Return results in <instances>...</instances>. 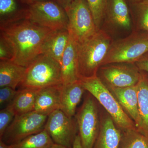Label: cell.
I'll return each instance as SVG.
<instances>
[{"label": "cell", "instance_id": "35", "mask_svg": "<svg viewBox=\"0 0 148 148\" xmlns=\"http://www.w3.org/2000/svg\"><path fill=\"white\" fill-rule=\"evenodd\" d=\"M51 148H72L67 147H64V146L60 145H57V144H54V145Z\"/></svg>", "mask_w": 148, "mask_h": 148}, {"label": "cell", "instance_id": "31", "mask_svg": "<svg viewBox=\"0 0 148 148\" xmlns=\"http://www.w3.org/2000/svg\"><path fill=\"white\" fill-rule=\"evenodd\" d=\"M64 9L68 7L74 0H54Z\"/></svg>", "mask_w": 148, "mask_h": 148}, {"label": "cell", "instance_id": "6", "mask_svg": "<svg viewBox=\"0 0 148 148\" xmlns=\"http://www.w3.org/2000/svg\"><path fill=\"white\" fill-rule=\"evenodd\" d=\"M25 19L52 31L68 30L69 20L66 10L54 0H42L28 5Z\"/></svg>", "mask_w": 148, "mask_h": 148}, {"label": "cell", "instance_id": "9", "mask_svg": "<svg viewBox=\"0 0 148 148\" xmlns=\"http://www.w3.org/2000/svg\"><path fill=\"white\" fill-rule=\"evenodd\" d=\"M47 116L35 111L16 116L0 140L12 145L45 129Z\"/></svg>", "mask_w": 148, "mask_h": 148}, {"label": "cell", "instance_id": "27", "mask_svg": "<svg viewBox=\"0 0 148 148\" xmlns=\"http://www.w3.org/2000/svg\"><path fill=\"white\" fill-rule=\"evenodd\" d=\"M13 110L10 105L0 111V138L2 137L8 127L15 116Z\"/></svg>", "mask_w": 148, "mask_h": 148}, {"label": "cell", "instance_id": "8", "mask_svg": "<svg viewBox=\"0 0 148 148\" xmlns=\"http://www.w3.org/2000/svg\"><path fill=\"white\" fill-rule=\"evenodd\" d=\"M76 121L82 148H93L100 130L101 118L92 95L84 99L76 115Z\"/></svg>", "mask_w": 148, "mask_h": 148}, {"label": "cell", "instance_id": "20", "mask_svg": "<svg viewBox=\"0 0 148 148\" xmlns=\"http://www.w3.org/2000/svg\"><path fill=\"white\" fill-rule=\"evenodd\" d=\"M27 68L11 61H0V87L16 89L24 79Z\"/></svg>", "mask_w": 148, "mask_h": 148}, {"label": "cell", "instance_id": "7", "mask_svg": "<svg viewBox=\"0 0 148 148\" xmlns=\"http://www.w3.org/2000/svg\"><path fill=\"white\" fill-rule=\"evenodd\" d=\"M65 10L69 20L68 32L77 43L84 41L99 30L86 0H74Z\"/></svg>", "mask_w": 148, "mask_h": 148}, {"label": "cell", "instance_id": "23", "mask_svg": "<svg viewBox=\"0 0 148 148\" xmlns=\"http://www.w3.org/2000/svg\"><path fill=\"white\" fill-rule=\"evenodd\" d=\"M55 143L45 129L27 137L10 148H51Z\"/></svg>", "mask_w": 148, "mask_h": 148}, {"label": "cell", "instance_id": "1", "mask_svg": "<svg viewBox=\"0 0 148 148\" xmlns=\"http://www.w3.org/2000/svg\"><path fill=\"white\" fill-rule=\"evenodd\" d=\"M0 29L1 35L8 40L13 47L14 56L12 61L26 68L42 54L46 40L53 32L25 18L0 26Z\"/></svg>", "mask_w": 148, "mask_h": 148}, {"label": "cell", "instance_id": "25", "mask_svg": "<svg viewBox=\"0 0 148 148\" xmlns=\"http://www.w3.org/2000/svg\"><path fill=\"white\" fill-rule=\"evenodd\" d=\"M119 148H148V137L137 129L121 130Z\"/></svg>", "mask_w": 148, "mask_h": 148}, {"label": "cell", "instance_id": "29", "mask_svg": "<svg viewBox=\"0 0 148 148\" xmlns=\"http://www.w3.org/2000/svg\"><path fill=\"white\" fill-rule=\"evenodd\" d=\"M17 90L10 87L1 88L0 89V105L1 107L9 105L16 95Z\"/></svg>", "mask_w": 148, "mask_h": 148}, {"label": "cell", "instance_id": "22", "mask_svg": "<svg viewBox=\"0 0 148 148\" xmlns=\"http://www.w3.org/2000/svg\"><path fill=\"white\" fill-rule=\"evenodd\" d=\"M16 0H0V26L25 19L26 8L20 9Z\"/></svg>", "mask_w": 148, "mask_h": 148}, {"label": "cell", "instance_id": "21", "mask_svg": "<svg viewBox=\"0 0 148 148\" xmlns=\"http://www.w3.org/2000/svg\"><path fill=\"white\" fill-rule=\"evenodd\" d=\"M40 89L25 88L17 90L16 96L9 105L13 110L15 115H20L34 110L36 98Z\"/></svg>", "mask_w": 148, "mask_h": 148}, {"label": "cell", "instance_id": "33", "mask_svg": "<svg viewBox=\"0 0 148 148\" xmlns=\"http://www.w3.org/2000/svg\"><path fill=\"white\" fill-rule=\"evenodd\" d=\"M21 3L27 5H30L32 4L39 1H42V0H16Z\"/></svg>", "mask_w": 148, "mask_h": 148}, {"label": "cell", "instance_id": "17", "mask_svg": "<svg viewBox=\"0 0 148 148\" xmlns=\"http://www.w3.org/2000/svg\"><path fill=\"white\" fill-rule=\"evenodd\" d=\"M85 90L79 80L69 84H62L60 110L68 116L73 118Z\"/></svg>", "mask_w": 148, "mask_h": 148}, {"label": "cell", "instance_id": "12", "mask_svg": "<svg viewBox=\"0 0 148 148\" xmlns=\"http://www.w3.org/2000/svg\"><path fill=\"white\" fill-rule=\"evenodd\" d=\"M101 29L110 35L114 32L133 31V21L128 0H108Z\"/></svg>", "mask_w": 148, "mask_h": 148}, {"label": "cell", "instance_id": "18", "mask_svg": "<svg viewBox=\"0 0 148 148\" xmlns=\"http://www.w3.org/2000/svg\"><path fill=\"white\" fill-rule=\"evenodd\" d=\"M139 119L137 130L148 137V75L142 71V75L137 84Z\"/></svg>", "mask_w": 148, "mask_h": 148}, {"label": "cell", "instance_id": "11", "mask_svg": "<svg viewBox=\"0 0 148 148\" xmlns=\"http://www.w3.org/2000/svg\"><path fill=\"white\" fill-rule=\"evenodd\" d=\"M98 76L108 86L125 88L136 85L142 75L135 63H119L101 66Z\"/></svg>", "mask_w": 148, "mask_h": 148}, {"label": "cell", "instance_id": "5", "mask_svg": "<svg viewBox=\"0 0 148 148\" xmlns=\"http://www.w3.org/2000/svg\"><path fill=\"white\" fill-rule=\"evenodd\" d=\"M61 84L60 63L47 55L42 54L27 68L24 79L19 86L21 88H42Z\"/></svg>", "mask_w": 148, "mask_h": 148}, {"label": "cell", "instance_id": "3", "mask_svg": "<svg viewBox=\"0 0 148 148\" xmlns=\"http://www.w3.org/2000/svg\"><path fill=\"white\" fill-rule=\"evenodd\" d=\"M79 80L85 90L102 105L120 129H137L134 121L98 75Z\"/></svg>", "mask_w": 148, "mask_h": 148}, {"label": "cell", "instance_id": "36", "mask_svg": "<svg viewBox=\"0 0 148 148\" xmlns=\"http://www.w3.org/2000/svg\"><path fill=\"white\" fill-rule=\"evenodd\" d=\"M129 3H133L138 2L141 1H144V0H128Z\"/></svg>", "mask_w": 148, "mask_h": 148}, {"label": "cell", "instance_id": "34", "mask_svg": "<svg viewBox=\"0 0 148 148\" xmlns=\"http://www.w3.org/2000/svg\"><path fill=\"white\" fill-rule=\"evenodd\" d=\"M10 145H7L2 140H0V148H10Z\"/></svg>", "mask_w": 148, "mask_h": 148}, {"label": "cell", "instance_id": "4", "mask_svg": "<svg viewBox=\"0 0 148 148\" xmlns=\"http://www.w3.org/2000/svg\"><path fill=\"white\" fill-rule=\"evenodd\" d=\"M148 52V32L133 29L129 35L113 41L102 66L114 63H135Z\"/></svg>", "mask_w": 148, "mask_h": 148}, {"label": "cell", "instance_id": "2", "mask_svg": "<svg viewBox=\"0 0 148 148\" xmlns=\"http://www.w3.org/2000/svg\"><path fill=\"white\" fill-rule=\"evenodd\" d=\"M113 40L110 35L100 29L84 41L77 43V70L79 80L98 76Z\"/></svg>", "mask_w": 148, "mask_h": 148}, {"label": "cell", "instance_id": "30", "mask_svg": "<svg viewBox=\"0 0 148 148\" xmlns=\"http://www.w3.org/2000/svg\"><path fill=\"white\" fill-rule=\"evenodd\" d=\"M135 64L140 71L148 73V52L143 55Z\"/></svg>", "mask_w": 148, "mask_h": 148}, {"label": "cell", "instance_id": "32", "mask_svg": "<svg viewBox=\"0 0 148 148\" xmlns=\"http://www.w3.org/2000/svg\"><path fill=\"white\" fill-rule=\"evenodd\" d=\"M72 148H83L80 138L78 134L75 138Z\"/></svg>", "mask_w": 148, "mask_h": 148}, {"label": "cell", "instance_id": "14", "mask_svg": "<svg viewBox=\"0 0 148 148\" xmlns=\"http://www.w3.org/2000/svg\"><path fill=\"white\" fill-rule=\"evenodd\" d=\"M62 84L40 88L37 95L34 110L48 116L61 108V93Z\"/></svg>", "mask_w": 148, "mask_h": 148}, {"label": "cell", "instance_id": "28", "mask_svg": "<svg viewBox=\"0 0 148 148\" xmlns=\"http://www.w3.org/2000/svg\"><path fill=\"white\" fill-rule=\"evenodd\" d=\"M14 56L13 47L8 40L1 35L0 36V60L12 61Z\"/></svg>", "mask_w": 148, "mask_h": 148}, {"label": "cell", "instance_id": "24", "mask_svg": "<svg viewBox=\"0 0 148 148\" xmlns=\"http://www.w3.org/2000/svg\"><path fill=\"white\" fill-rule=\"evenodd\" d=\"M129 3L134 29L148 32V0Z\"/></svg>", "mask_w": 148, "mask_h": 148}, {"label": "cell", "instance_id": "16", "mask_svg": "<svg viewBox=\"0 0 148 148\" xmlns=\"http://www.w3.org/2000/svg\"><path fill=\"white\" fill-rule=\"evenodd\" d=\"M77 42L70 36L61 63V82L69 84L79 80L77 70Z\"/></svg>", "mask_w": 148, "mask_h": 148}, {"label": "cell", "instance_id": "19", "mask_svg": "<svg viewBox=\"0 0 148 148\" xmlns=\"http://www.w3.org/2000/svg\"><path fill=\"white\" fill-rule=\"evenodd\" d=\"M69 39L70 34L67 29L53 31L46 40L42 54L53 58L61 65V59Z\"/></svg>", "mask_w": 148, "mask_h": 148}, {"label": "cell", "instance_id": "26", "mask_svg": "<svg viewBox=\"0 0 148 148\" xmlns=\"http://www.w3.org/2000/svg\"><path fill=\"white\" fill-rule=\"evenodd\" d=\"M98 30L102 27L108 0H86Z\"/></svg>", "mask_w": 148, "mask_h": 148}, {"label": "cell", "instance_id": "15", "mask_svg": "<svg viewBox=\"0 0 148 148\" xmlns=\"http://www.w3.org/2000/svg\"><path fill=\"white\" fill-rule=\"evenodd\" d=\"M107 86L136 126L139 119L137 85L125 88Z\"/></svg>", "mask_w": 148, "mask_h": 148}, {"label": "cell", "instance_id": "13", "mask_svg": "<svg viewBox=\"0 0 148 148\" xmlns=\"http://www.w3.org/2000/svg\"><path fill=\"white\" fill-rule=\"evenodd\" d=\"M122 131L108 114L101 118L100 130L93 148H119Z\"/></svg>", "mask_w": 148, "mask_h": 148}, {"label": "cell", "instance_id": "10", "mask_svg": "<svg viewBox=\"0 0 148 148\" xmlns=\"http://www.w3.org/2000/svg\"><path fill=\"white\" fill-rule=\"evenodd\" d=\"M45 129L55 144L67 147L72 148L78 134L76 121L60 109L48 116Z\"/></svg>", "mask_w": 148, "mask_h": 148}]
</instances>
